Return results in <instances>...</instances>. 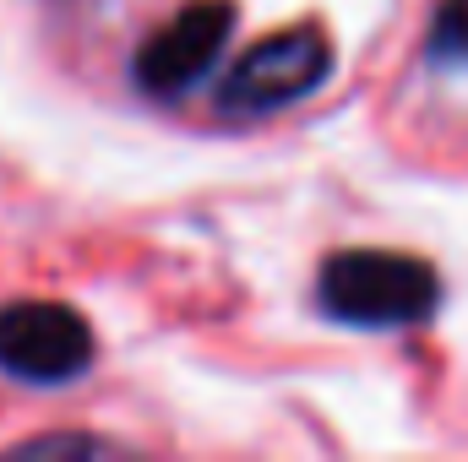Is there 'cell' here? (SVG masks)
Listing matches in <instances>:
<instances>
[{
    "mask_svg": "<svg viewBox=\"0 0 468 462\" xmlns=\"http://www.w3.org/2000/svg\"><path fill=\"white\" fill-rule=\"evenodd\" d=\"M316 305L359 332L420 327L441 310V272L409 250H333L316 272Z\"/></svg>",
    "mask_w": 468,
    "mask_h": 462,
    "instance_id": "6da1fadb",
    "label": "cell"
},
{
    "mask_svg": "<svg viewBox=\"0 0 468 462\" xmlns=\"http://www.w3.org/2000/svg\"><path fill=\"white\" fill-rule=\"evenodd\" d=\"M333 33L322 22H294L261 44H250L218 82V115L229 120H256L272 110H289L300 99H311L327 77H333Z\"/></svg>",
    "mask_w": 468,
    "mask_h": 462,
    "instance_id": "7a4b0ae2",
    "label": "cell"
},
{
    "mask_svg": "<svg viewBox=\"0 0 468 462\" xmlns=\"http://www.w3.org/2000/svg\"><path fill=\"white\" fill-rule=\"evenodd\" d=\"M93 327L82 310L60 299H16L0 305V370L27 386H66L93 364Z\"/></svg>",
    "mask_w": 468,
    "mask_h": 462,
    "instance_id": "3957f363",
    "label": "cell"
},
{
    "mask_svg": "<svg viewBox=\"0 0 468 462\" xmlns=\"http://www.w3.org/2000/svg\"><path fill=\"white\" fill-rule=\"evenodd\" d=\"M229 33H234V0H191L153 38L136 44L131 82L147 99H180L218 66Z\"/></svg>",
    "mask_w": 468,
    "mask_h": 462,
    "instance_id": "277c9868",
    "label": "cell"
},
{
    "mask_svg": "<svg viewBox=\"0 0 468 462\" xmlns=\"http://www.w3.org/2000/svg\"><path fill=\"white\" fill-rule=\"evenodd\" d=\"M425 60L441 71H468V0H441L425 33Z\"/></svg>",
    "mask_w": 468,
    "mask_h": 462,
    "instance_id": "5b68a950",
    "label": "cell"
},
{
    "mask_svg": "<svg viewBox=\"0 0 468 462\" xmlns=\"http://www.w3.org/2000/svg\"><path fill=\"white\" fill-rule=\"evenodd\" d=\"M60 457V452H115L110 441H99V436H44V441H22L11 457Z\"/></svg>",
    "mask_w": 468,
    "mask_h": 462,
    "instance_id": "8992f818",
    "label": "cell"
}]
</instances>
